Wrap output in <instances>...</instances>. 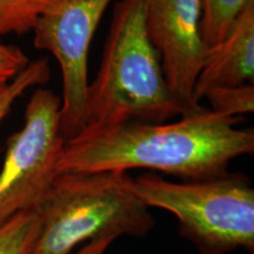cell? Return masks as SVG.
I'll return each mask as SVG.
<instances>
[{
    "mask_svg": "<svg viewBox=\"0 0 254 254\" xmlns=\"http://www.w3.org/2000/svg\"><path fill=\"white\" fill-rule=\"evenodd\" d=\"M62 98L37 88L26 105L24 125L6 142L0 170V225L36 209L59 176L66 139L60 127Z\"/></svg>",
    "mask_w": 254,
    "mask_h": 254,
    "instance_id": "cell-5",
    "label": "cell"
},
{
    "mask_svg": "<svg viewBox=\"0 0 254 254\" xmlns=\"http://www.w3.org/2000/svg\"><path fill=\"white\" fill-rule=\"evenodd\" d=\"M28 64L30 59L18 46L4 44L0 39V92L8 86Z\"/></svg>",
    "mask_w": 254,
    "mask_h": 254,
    "instance_id": "cell-14",
    "label": "cell"
},
{
    "mask_svg": "<svg viewBox=\"0 0 254 254\" xmlns=\"http://www.w3.org/2000/svg\"><path fill=\"white\" fill-rule=\"evenodd\" d=\"M147 1L119 0L114 5L100 67L87 86L84 128L187 116L148 34Z\"/></svg>",
    "mask_w": 254,
    "mask_h": 254,
    "instance_id": "cell-2",
    "label": "cell"
},
{
    "mask_svg": "<svg viewBox=\"0 0 254 254\" xmlns=\"http://www.w3.org/2000/svg\"><path fill=\"white\" fill-rule=\"evenodd\" d=\"M250 1L252 0H202L201 36L207 49L226 37Z\"/></svg>",
    "mask_w": 254,
    "mask_h": 254,
    "instance_id": "cell-10",
    "label": "cell"
},
{
    "mask_svg": "<svg viewBox=\"0 0 254 254\" xmlns=\"http://www.w3.org/2000/svg\"><path fill=\"white\" fill-rule=\"evenodd\" d=\"M133 189L148 207L176 215L180 236L199 254L254 252V189L249 177L230 173L174 183L157 174L133 178Z\"/></svg>",
    "mask_w": 254,
    "mask_h": 254,
    "instance_id": "cell-4",
    "label": "cell"
},
{
    "mask_svg": "<svg viewBox=\"0 0 254 254\" xmlns=\"http://www.w3.org/2000/svg\"><path fill=\"white\" fill-rule=\"evenodd\" d=\"M51 69L49 59L40 58L30 62L24 69L8 86L0 92V124L11 112L13 105L25 92L31 88L45 85L50 80Z\"/></svg>",
    "mask_w": 254,
    "mask_h": 254,
    "instance_id": "cell-13",
    "label": "cell"
},
{
    "mask_svg": "<svg viewBox=\"0 0 254 254\" xmlns=\"http://www.w3.org/2000/svg\"><path fill=\"white\" fill-rule=\"evenodd\" d=\"M36 211L39 232L31 254H72L81 244L145 238L155 227L127 172L60 173Z\"/></svg>",
    "mask_w": 254,
    "mask_h": 254,
    "instance_id": "cell-3",
    "label": "cell"
},
{
    "mask_svg": "<svg viewBox=\"0 0 254 254\" xmlns=\"http://www.w3.org/2000/svg\"><path fill=\"white\" fill-rule=\"evenodd\" d=\"M253 82L254 0L240 12L226 37L206 51L193 88V97L195 103L200 104L208 88Z\"/></svg>",
    "mask_w": 254,
    "mask_h": 254,
    "instance_id": "cell-8",
    "label": "cell"
},
{
    "mask_svg": "<svg viewBox=\"0 0 254 254\" xmlns=\"http://www.w3.org/2000/svg\"><path fill=\"white\" fill-rule=\"evenodd\" d=\"M112 0H65L33 28L36 49L52 53L63 80L60 127L66 141L82 131L88 86V55Z\"/></svg>",
    "mask_w": 254,
    "mask_h": 254,
    "instance_id": "cell-6",
    "label": "cell"
},
{
    "mask_svg": "<svg viewBox=\"0 0 254 254\" xmlns=\"http://www.w3.org/2000/svg\"><path fill=\"white\" fill-rule=\"evenodd\" d=\"M202 99H207L212 112L228 118H241L254 111V86H213L206 91Z\"/></svg>",
    "mask_w": 254,
    "mask_h": 254,
    "instance_id": "cell-12",
    "label": "cell"
},
{
    "mask_svg": "<svg viewBox=\"0 0 254 254\" xmlns=\"http://www.w3.org/2000/svg\"><path fill=\"white\" fill-rule=\"evenodd\" d=\"M113 241L114 239L112 238H101V239L90 241L72 254H105Z\"/></svg>",
    "mask_w": 254,
    "mask_h": 254,
    "instance_id": "cell-15",
    "label": "cell"
},
{
    "mask_svg": "<svg viewBox=\"0 0 254 254\" xmlns=\"http://www.w3.org/2000/svg\"><path fill=\"white\" fill-rule=\"evenodd\" d=\"M65 0H0V39L7 34L24 36L38 20L56 11Z\"/></svg>",
    "mask_w": 254,
    "mask_h": 254,
    "instance_id": "cell-9",
    "label": "cell"
},
{
    "mask_svg": "<svg viewBox=\"0 0 254 254\" xmlns=\"http://www.w3.org/2000/svg\"><path fill=\"white\" fill-rule=\"evenodd\" d=\"M241 119L205 107L172 123L84 128L66 141L58 173L145 168L184 182L224 176L231 161L254 153V131L239 128Z\"/></svg>",
    "mask_w": 254,
    "mask_h": 254,
    "instance_id": "cell-1",
    "label": "cell"
},
{
    "mask_svg": "<svg viewBox=\"0 0 254 254\" xmlns=\"http://www.w3.org/2000/svg\"><path fill=\"white\" fill-rule=\"evenodd\" d=\"M202 0H148L146 24L165 77L189 114L205 107L193 97L206 47L201 36Z\"/></svg>",
    "mask_w": 254,
    "mask_h": 254,
    "instance_id": "cell-7",
    "label": "cell"
},
{
    "mask_svg": "<svg viewBox=\"0 0 254 254\" xmlns=\"http://www.w3.org/2000/svg\"><path fill=\"white\" fill-rule=\"evenodd\" d=\"M39 232L36 209L21 212L0 225V254H31Z\"/></svg>",
    "mask_w": 254,
    "mask_h": 254,
    "instance_id": "cell-11",
    "label": "cell"
}]
</instances>
